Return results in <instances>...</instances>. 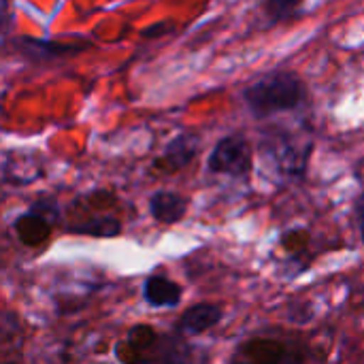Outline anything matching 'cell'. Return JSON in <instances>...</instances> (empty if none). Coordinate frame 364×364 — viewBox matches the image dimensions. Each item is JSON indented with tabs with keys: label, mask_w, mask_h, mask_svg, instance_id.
Segmentation results:
<instances>
[{
	"label": "cell",
	"mask_w": 364,
	"mask_h": 364,
	"mask_svg": "<svg viewBox=\"0 0 364 364\" xmlns=\"http://www.w3.org/2000/svg\"><path fill=\"white\" fill-rule=\"evenodd\" d=\"M307 96L303 81L292 73H271L245 90V102L256 117H271L299 109Z\"/></svg>",
	"instance_id": "1"
},
{
	"label": "cell",
	"mask_w": 364,
	"mask_h": 364,
	"mask_svg": "<svg viewBox=\"0 0 364 364\" xmlns=\"http://www.w3.org/2000/svg\"><path fill=\"white\" fill-rule=\"evenodd\" d=\"M267 160L273 168L284 177H301L305 173L309 154H311V139L296 132H275L262 145Z\"/></svg>",
	"instance_id": "2"
},
{
	"label": "cell",
	"mask_w": 364,
	"mask_h": 364,
	"mask_svg": "<svg viewBox=\"0 0 364 364\" xmlns=\"http://www.w3.org/2000/svg\"><path fill=\"white\" fill-rule=\"evenodd\" d=\"M209 171L228 177H247L252 171V147L241 134H230L218 141L209 156Z\"/></svg>",
	"instance_id": "3"
},
{
	"label": "cell",
	"mask_w": 364,
	"mask_h": 364,
	"mask_svg": "<svg viewBox=\"0 0 364 364\" xmlns=\"http://www.w3.org/2000/svg\"><path fill=\"white\" fill-rule=\"evenodd\" d=\"M230 364H301V358L279 341L256 339L243 346L239 356Z\"/></svg>",
	"instance_id": "4"
},
{
	"label": "cell",
	"mask_w": 364,
	"mask_h": 364,
	"mask_svg": "<svg viewBox=\"0 0 364 364\" xmlns=\"http://www.w3.org/2000/svg\"><path fill=\"white\" fill-rule=\"evenodd\" d=\"M186 211L188 198L177 192L160 190L149 198V213L160 224H177L179 220H183Z\"/></svg>",
	"instance_id": "5"
},
{
	"label": "cell",
	"mask_w": 364,
	"mask_h": 364,
	"mask_svg": "<svg viewBox=\"0 0 364 364\" xmlns=\"http://www.w3.org/2000/svg\"><path fill=\"white\" fill-rule=\"evenodd\" d=\"M220 320H222V309L218 305L200 303V305L190 307L181 316V320L177 324V331L181 335H200V333L213 328Z\"/></svg>",
	"instance_id": "6"
},
{
	"label": "cell",
	"mask_w": 364,
	"mask_h": 364,
	"mask_svg": "<svg viewBox=\"0 0 364 364\" xmlns=\"http://www.w3.org/2000/svg\"><path fill=\"white\" fill-rule=\"evenodd\" d=\"M143 296L151 307H177L181 301V286L164 275H151L145 279Z\"/></svg>",
	"instance_id": "7"
},
{
	"label": "cell",
	"mask_w": 364,
	"mask_h": 364,
	"mask_svg": "<svg viewBox=\"0 0 364 364\" xmlns=\"http://www.w3.org/2000/svg\"><path fill=\"white\" fill-rule=\"evenodd\" d=\"M15 232H17V237H19V241L23 245L34 247V245H41L43 241H47V237L51 232V224L41 211L32 209L30 213L21 215L15 222Z\"/></svg>",
	"instance_id": "8"
},
{
	"label": "cell",
	"mask_w": 364,
	"mask_h": 364,
	"mask_svg": "<svg viewBox=\"0 0 364 364\" xmlns=\"http://www.w3.org/2000/svg\"><path fill=\"white\" fill-rule=\"evenodd\" d=\"M196 151H198V139L194 134H181L175 141H171L160 162L168 171H179L194 160Z\"/></svg>",
	"instance_id": "9"
},
{
	"label": "cell",
	"mask_w": 364,
	"mask_h": 364,
	"mask_svg": "<svg viewBox=\"0 0 364 364\" xmlns=\"http://www.w3.org/2000/svg\"><path fill=\"white\" fill-rule=\"evenodd\" d=\"M21 45H26V49H21L23 53H30L36 60H53V58H66L70 53H79L83 51V43H58V41H32V38H23Z\"/></svg>",
	"instance_id": "10"
},
{
	"label": "cell",
	"mask_w": 364,
	"mask_h": 364,
	"mask_svg": "<svg viewBox=\"0 0 364 364\" xmlns=\"http://www.w3.org/2000/svg\"><path fill=\"white\" fill-rule=\"evenodd\" d=\"M70 230L79 232V235H90V237H115L122 232V224L117 218L102 215V218H94L90 222H83L79 226H73Z\"/></svg>",
	"instance_id": "11"
},
{
	"label": "cell",
	"mask_w": 364,
	"mask_h": 364,
	"mask_svg": "<svg viewBox=\"0 0 364 364\" xmlns=\"http://www.w3.org/2000/svg\"><path fill=\"white\" fill-rule=\"evenodd\" d=\"M303 2L305 0H264V11L273 21H277L290 17Z\"/></svg>",
	"instance_id": "12"
},
{
	"label": "cell",
	"mask_w": 364,
	"mask_h": 364,
	"mask_svg": "<svg viewBox=\"0 0 364 364\" xmlns=\"http://www.w3.org/2000/svg\"><path fill=\"white\" fill-rule=\"evenodd\" d=\"M9 21V0H0V28Z\"/></svg>",
	"instance_id": "13"
},
{
	"label": "cell",
	"mask_w": 364,
	"mask_h": 364,
	"mask_svg": "<svg viewBox=\"0 0 364 364\" xmlns=\"http://www.w3.org/2000/svg\"><path fill=\"white\" fill-rule=\"evenodd\" d=\"M358 226H360V237H363L364 243V196L360 198V203H358Z\"/></svg>",
	"instance_id": "14"
},
{
	"label": "cell",
	"mask_w": 364,
	"mask_h": 364,
	"mask_svg": "<svg viewBox=\"0 0 364 364\" xmlns=\"http://www.w3.org/2000/svg\"><path fill=\"white\" fill-rule=\"evenodd\" d=\"M158 364H194V363H190V360H186V358H181V356H168V358L160 360Z\"/></svg>",
	"instance_id": "15"
}]
</instances>
